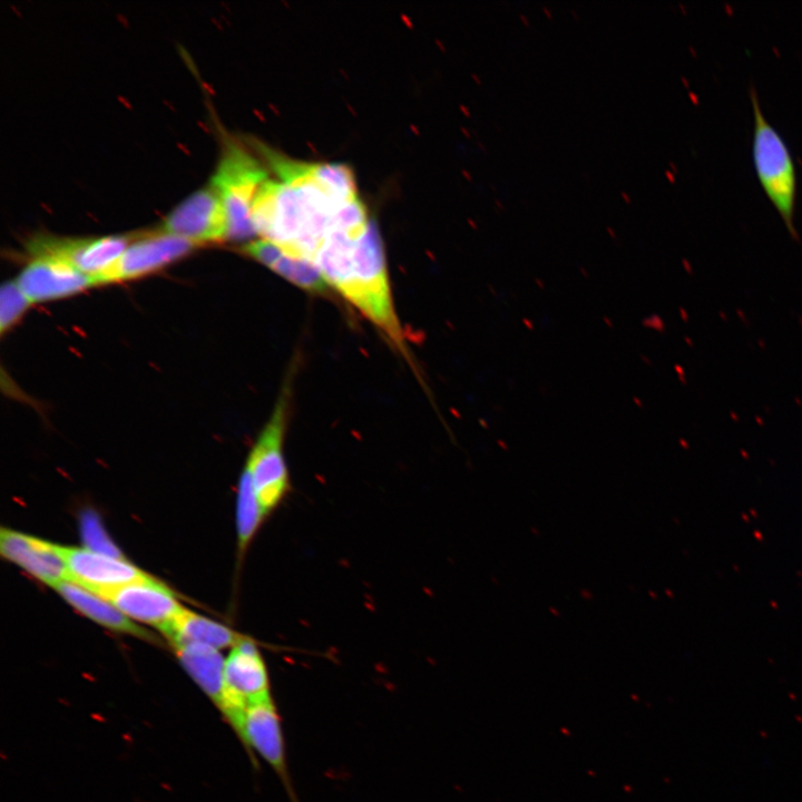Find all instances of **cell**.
Returning <instances> with one entry per match:
<instances>
[{
	"label": "cell",
	"mask_w": 802,
	"mask_h": 802,
	"mask_svg": "<svg viewBox=\"0 0 802 802\" xmlns=\"http://www.w3.org/2000/svg\"><path fill=\"white\" fill-rule=\"evenodd\" d=\"M224 682L222 716L236 734L247 707L273 700L266 663L251 637L233 647L225 658Z\"/></svg>",
	"instance_id": "cell-5"
},
{
	"label": "cell",
	"mask_w": 802,
	"mask_h": 802,
	"mask_svg": "<svg viewBox=\"0 0 802 802\" xmlns=\"http://www.w3.org/2000/svg\"><path fill=\"white\" fill-rule=\"evenodd\" d=\"M179 663L223 714L225 708V658L214 647L190 642L170 643Z\"/></svg>",
	"instance_id": "cell-14"
},
{
	"label": "cell",
	"mask_w": 802,
	"mask_h": 802,
	"mask_svg": "<svg viewBox=\"0 0 802 802\" xmlns=\"http://www.w3.org/2000/svg\"><path fill=\"white\" fill-rule=\"evenodd\" d=\"M242 252L305 291L323 294L329 288L315 264L288 254L273 242L263 238L252 241L242 247Z\"/></svg>",
	"instance_id": "cell-15"
},
{
	"label": "cell",
	"mask_w": 802,
	"mask_h": 802,
	"mask_svg": "<svg viewBox=\"0 0 802 802\" xmlns=\"http://www.w3.org/2000/svg\"><path fill=\"white\" fill-rule=\"evenodd\" d=\"M32 304L16 281L7 282L0 293V330L10 329Z\"/></svg>",
	"instance_id": "cell-19"
},
{
	"label": "cell",
	"mask_w": 802,
	"mask_h": 802,
	"mask_svg": "<svg viewBox=\"0 0 802 802\" xmlns=\"http://www.w3.org/2000/svg\"><path fill=\"white\" fill-rule=\"evenodd\" d=\"M338 291L398 348L405 350L392 303L382 241L373 221L361 237L352 270Z\"/></svg>",
	"instance_id": "cell-1"
},
{
	"label": "cell",
	"mask_w": 802,
	"mask_h": 802,
	"mask_svg": "<svg viewBox=\"0 0 802 802\" xmlns=\"http://www.w3.org/2000/svg\"><path fill=\"white\" fill-rule=\"evenodd\" d=\"M287 395L288 389L285 387L245 466L265 517L278 508L290 491V475L284 457Z\"/></svg>",
	"instance_id": "cell-4"
},
{
	"label": "cell",
	"mask_w": 802,
	"mask_h": 802,
	"mask_svg": "<svg viewBox=\"0 0 802 802\" xmlns=\"http://www.w3.org/2000/svg\"><path fill=\"white\" fill-rule=\"evenodd\" d=\"M16 282L31 303L63 297L96 285L92 277L49 256H35Z\"/></svg>",
	"instance_id": "cell-13"
},
{
	"label": "cell",
	"mask_w": 802,
	"mask_h": 802,
	"mask_svg": "<svg viewBox=\"0 0 802 802\" xmlns=\"http://www.w3.org/2000/svg\"><path fill=\"white\" fill-rule=\"evenodd\" d=\"M98 596L111 603L129 619L153 625L160 632L184 609L173 591L153 577L104 591Z\"/></svg>",
	"instance_id": "cell-11"
},
{
	"label": "cell",
	"mask_w": 802,
	"mask_h": 802,
	"mask_svg": "<svg viewBox=\"0 0 802 802\" xmlns=\"http://www.w3.org/2000/svg\"><path fill=\"white\" fill-rule=\"evenodd\" d=\"M55 589L76 610L99 625L149 642L155 640V637L149 632L136 625L111 603L88 589L69 580L60 583Z\"/></svg>",
	"instance_id": "cell-16"
},
{
	"label": "cell",
	"mask_w": 802,
	"mask_h": 802,
	"mask_svg": "<svg viewBox=\"0 0 802 802\" xmlns=\"http://www.w3.org/2000/svg\"><path fill=\"white\" fill-rule=\"evenodd\" d=\"M130 237L125 235L95 238H66L38 235L28 244L32 256L57 258L95 278L107 271L120 257ZM96 283V281H95Z\"/></svg>",
	"instance_id": "cell-8"
},
{
	"label": "cell",
	"mask_w": 802,
	"mask_h": 802,
	"mask_svg": "<svg viewBox=\"0 0 802 802\" xmlns=\"http://www.w3.org/2000/svg\"><path fill=\"white\" fill-rule=\"evenodd\" d=\"M750 99L754 120L752 158L759 183L791 237L798 241L794 221L798 177L791 150L777 129L764 116L753 85L750 87Z\"/></svg>",
	"instance_id": "cell-2"
},
{
	"label": "cell",
	"mask_w": 802,
	"mask_h": 802,
	"mask_svg": "<svg viewBox=\"0 0 802 802\" xmlns=\"http://www.w3.org/2000/svg\"><path fill=\"white\" fill-rule=\"evenodd\" d=\"M162 633L169 644L199 643L218 651L233 648L248 637L186 608Z\"/></svg>",
	"instance_id": "cell-17"
},
{
	"label": "cell",
	"mask_w": 802,
	"mask_h": 802,
	"mask_svg": "<svg viewBox=\"0 0 802 802\" xmlns=\"http://www.w3.org/2000/svg\"><path fill=\"white\" fill-rule=\"evenodd\" d=\"M68 580L94 594H101L131 583L150 578L125 558L92 551L86 547L60 546Z\"/></svg>",
	"instance_id": "cell-10"
},
{
	"label": "cell",
	"mask_w": 802,
	"mask_h": 802,
	"mask_svg": "<svg viewBox=\"0 0 802 802\" xmlns=\"http://www.w3.org/2000/svg\"><path fill=\"white\" fill-rule=\"evenodd\" d=\"M519 17L525 22V25H527V26L529 25L527 18L524 14H520Z\"/></svg>",
	"instance_id": "cell-21"
},
{
	"label": "cell",
	"mask_w": 802,
	"mask_h": 802,
	"mask_svg": "<svg viewBox=\"0 0 802 802\" xmlns=\"http://www.w3.org/2000/svg\"><path fill=\"white\" fill-rule=\"evenodd\" d=\"M622 196H623V198H625V200H626L627 203H629V202H630V198H629V197H627V195H626L625 193H622Z\"/></svg>",
	"instance_id": "cell-22"
},
{
	"label": "cell",
	"mask_w": 802,
	"mask_h": 802,
	"mask_svg": "<svg viewBox=\"0 0 802 802\" xmlns=\"http://www.w3.org/2000/svg\"><path fill=\"white\" fill-rule=\"evenodd\" d=\"M262 163L241 145L225 144L211 185L218 193L228 221V238L247 239L256 235L252 223L254 198L268 178Z\"/></svg>",
	"instance_id": "cell-3"
},
{
	"label": "cell",
	"mask_w": 802,
	"mask_h": 802,
	"mask_svg": "<svg viewBox=\"0 0 802 802\" xmlns=\"http://www.w3.org/2000/svg\"><path fill=\"white\" fill-rule=\"evenodd\" d=\"M80 531L86 548L113 557L125 558L109 539L96 514L88 510L81 515Z\"/></svg>",
	"instance_id": "cell-20"
},
{
	"label": "cell",
	"mask_w": 802,
	"mask_h": 802,
	"mask_svg": "<svg viewBox=\"0 0 802 802\" xmlns=\"http://www.w3.org/2000/svg\"><path fill=\"white\" fill-rule=\"evenodd\" d=\"M250 471L245 467L239 479L236 500L237 551L239 559L265 519Z\"/></svg>",
	"instance_id": "cell-18"
},
{
	"label": "cell",
	"mask_w": 802,
	"mask_h": 802,
	"mask_svg": "<svg viewBox=\"0 0 802 802\" xmlns=\"http://www.w3.org/2000/svg\"><path fill=\"white\" fill-rule=\"evenodd\" d=\"M159 232L196 245L228 239V221L223 202L209 185L180 202L164 219Z\"/></svg>",
	"instance_id": "cell-7"
},
{
	"label": "cell",
	"mask_w": 802,
	"mask_h": 802,
	"mask_svg": "<svg viewBox=\"0 0 802 802\" xmlns=\"http://www.w3.org/2000/svg\"><path fill=\"white\" fill-rule=\"evenodd\" d=\"M542 10L546 12V14H547L549 18H551V13L547 10L546 7H544Z\"/></svg>",
	"instance_id": "cell-23"
},
{
	"label": "cell",
	"mask_w": 802,
	"mask_h": 802,
	"mask_svg": "<svg viewBox=\"0 0 802 802\" xmlns=\"http://www.w3.org/2000/svg\"><path fill=\"white\" fill-rule=\"evenodd\" d=\"M0 552L7 560L53 588L68 580L60 545L2 527Z\"/></svg>",
	"instance_id": "cell-12"
},
{
	"label": "cell",
	"mask_w": 802,
	"mask_h": 802,
	"mask_svg": "<svg viewBox=\"0 0 802 802\" xmlns=\"http://www.w3.org/2000/svg\"><path fill=\"white\" fill-rule=\"evenodd\" d=\"M236 735L254 765L256 752L277 775L290 801L299 802L290 776L282 720L274 700L247 707Z\"/></svg>",
	"instance_id": "cell-6"
},
{
	"label": "cell",
	"mask_w": 802,
	"mask_h": 802,
	"mask_svg": "<svg viewBox=\"0 0 802 802\" xmlns=\"http://www.w3.org/2000/svg\"><path fill=\"white\" fill-rule=\"evenodd\" d=\"M198 245L163 232L130 243L120 257L95 281L96 285L143 276L185 256Z\"/></svg>",
	"instance_id": "cell-9"
}]
</instances>
